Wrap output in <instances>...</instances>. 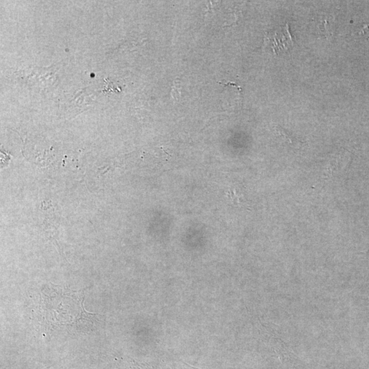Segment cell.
<instances>
[{"instance_id":"1","label":"cell","mask_w":369,"mask_h":369,"mask_svg":"<svg viewBox=\"0 0 369 369\" xmlns=\"http://www.w3.org/2000/svg\"><path fill=\"white\" fill-rule=\"evenodd\" d=\"M84 293L50 284L41 294L40 314L49 328L69 327L71 330H91L97 315L86 312Z\"/></svg>"},{"instance_id":"2","label":"cell","mask_w":369,"mask_h":369,"mask_svg":"<svg viewBox=\"0 0 369 369\" xmlns=\"http://www.w3.org/2000/svg\"><path fill=\"white\" fill-rule=\"evenodd\" d=\"M264 44L275 54L291 50L293 47V41L290 34L289 25L286 24L285 26L267 32L264 37Z\"/></svg>"}]
</instances>
